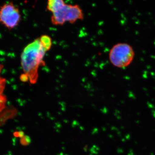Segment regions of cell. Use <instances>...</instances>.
<instances>
[{"label":"cell","mask_w":155,"mask_h":155,"mask_svg":"<svg viewBox=\"0 0 155 155\" xmlns=\"http://www.w3.org/2000/svg\"><path fill=\"white\" fill-rule=\"evenodd\" d=\"M4 66L0 64V112L5 109L7 102V97L4 94L6 85V79L2 76V72Z\"/></svg>","instance_id":"5b68a950"},{"label":"cell","mask_w":155,"mask_h":155,"mask_svg":"<svg viewBox=\"0 0 155 155\" xmlns=\"http://www.w3.org/2000/svg\"><path fill=\"white\" fill-rule=\"evenodd\" d=\"M130 135H129V134H128V137H127V136H126V138H127V139H129V138H130Z\"/></svg>","instance_id":"9c48e42d"},{"label":"cell","mask_w":155,"mask_h":155,"mask_svg":"<svg viewBox=\"0 0 155 155\" xmlns=\"http://www.w3.org/2000/svg\"><path fill=\"white\" fill-rule=\"evenodd\" d=\"M134 56V51L131 46L124 43L115 45L109 53L111 64L118 68H124L129 66Z\"/></svg>","instance_id":"7a4b0ae2"},{"label":"cell","mask_w":155,"mask_h":155,"mask_svg":"<svg viewBox=\"0 0 155 155\" xmlns=\"http://www.w3.org/2000/svg\"><path fill=\"white\" fill-rule=\"evenodd\" d=\"M83 11L78 5H66L60 11L53 13L51 17L52 24L62 25L65 22L74 23L84 19Z\"/></svg>","instance_id":"3957f363"},{"label":"cell","mask_w":155,"mask_h":155,"mask_svg":"<svg viewBox=\"0 0 155 155\" xmlns=\"http://www.w3.org/2000/svg\"><path fill=\"white\" fill-rule=\"evenodd\" d=\"M39 39L43 47L46 52L49 51L52 45L51 38L48 35H42L40 38Z\"/></svg>","instance_id":"52a82bcc"},{"label":"cell","mask_w":155,"mask_h":155,"mask_svg":"<svg viewBox=\"0 0 155 155\" xmlns=\"http://www.w3.org/2000/svg\"><path fill=\"white\" fill-rule=\"evenodd\" d=\"M46 51L43 47L39 38L35 39L23 49L21 54V65L23 73L20 77L26 82L35 84L38 78V69L44 64Z\"/></svg>","instance_id":"6da1fadb"},{"label":"cell","mask_w":155,"mask_h":155,"mask_svg":"<svg viewBox=\"0 0 155 155\" xmlns=\"http://www.w3.org/2000/svg\"><path fill=\"white\" fill-rule=\"evenodd\" d=\"M22 139V143L24 145H28L31 142V139L30 137H28L26 136L23 137Z\"/></svg>","instance_id":"ba28073f"},{"label":"cell","mask_w":155,"mask_h":155,"mask_svg":"<svg viewBox=\"0 0 155 155\" xmlns=\"http://www.w3.org/2000/svg\"><path fill=\"white\" fill-rule=\"evenodd\" d=\"M21 20L19 8L12 2H8L0 7V23L9 30L17 27Z\"/></svg>","instance_id":"277c9868"},{"label":"cell","mask_w":155,"mask_h":155,"mask_svg":"<svg viewBox=\"0 0 155 155\" xmlns=\"http://www.w3.org/2000/svg\"><path fill=\"white\" fill-rule=\"evenodd\" d=\"M66 3L63 0H49L47 4V9L52 14L61 10Z\"/></svg>","instance_id":"8992f818"}]
</instances>
